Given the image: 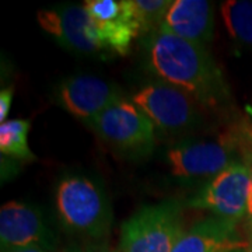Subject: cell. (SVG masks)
Listing matches in <instances>:
<instances>
[{
  "label": "cell",
  "mask_w": 252,
  "mask_h": 252,
  "mask_svg": "<svg viewBox=\"0 0 252 252\" xmlns=\"http://www.w3.org/2000/svg\"><path fill=\"white\" fill-rule=\"evenodd\" d=\"M251 174L247 164L238 162L217 174L190 202V206L207 209L220 219L235 223L248 213Z\"/></svg>",
  "instance_id": "7"
},
{
  "label": "cell",
  "mask_w": 252,
  "mask_h": 252,
  "mask_svg": "<svg viewBox=\"0 0 252 252\" xmlns=\"http://www.w3.org/2000/svg\"><path fill=\"white\" fill-rule=\"evenodd\" d=\"M149 55L152 69L158 77L199 102L217 105L227 95L221 72L203 45L160 28L152 39Z\"/></svg>",
  "instance_id": "1"
},
{
  "label": "cell",
  "mask_w": 252,
  "mask_h": 252,
  "mask_svg": "<svg viewBox=\"0 0 252 252\" xmlns=\"http://www.w3.org/2000/svg\"><path fill=\"white\" fill-rule=\"evenodd\" d=\"M108 143L126 150H149L154 142V124L133 102L119 99L87 122Z\"/></svg>",
  "instance_id": "5"
},
{
  "label": "cell",
  "mask_w": 252,
  "mask_h": 252,
  "mask_svg": "<svg viewBox=\"0 0 252 252\" xmlns=\"http://www.w3.org/2000/svg\"><path fill=\"white\" fill-rule=\"evenodd\" d=\"M0 241L3 250L51 248L52 235L34 207L11 200L0 209Z\"/></svg>",
  "instance_id": "11"
},
{
  "label": "cell",
  "mask_w": 252,
  "mask_h": 252,
  "mask_svg": "<svg viewBox=\"0 0 252 252\" xmlns=\"http://www.w3.org/2000/svg\"><path fill=\"white\" fill-rule=\"evenodd\" d=\"M13 94H14V89L13 87L3 89L1 93H0V121H1V124L6 122V118L9 115Z\"/></svg>",
  "instance_id": "17"
},
{
  "label": "cell",
  "mask_w": 252,
  "mask_h": 252,
  "mask_svg": "<svg viewBox=\"0 0 252 252\" xmlns=\"http://www.w3.org/2000/svg\"><path fill=\"white\" fill-rule=\"evenodd\" d=\"M84 7L105 46L118 54H127L132 41L142 34L132 0H87Z\"/></svg>",
  "instance_id": "9"
},
{
  "label": "cell",
  "mask_w": 252,
  "mask_h": 252,
  "mask_svg": "<svg viewBox=\"0 0 252 252\" xmlns=\"http://www.w3.org/2000/svg\"><path fill=\"white\" fill-rule=\"evenodd\" d=\"M38 24L64 48L93 54L107 48L84 6L67 4L38 11Z\"/></svg>",
  "instance_id": "6"
},
{
  "label": "cell",
  "mask_w": 252,
  "mask_h": 252,
  "mask_svg": "<svg viewBox=\"0 0 252 252\" xmlns=\"http://www.w3.org/2000/svg\"><path fill=\"white\" fill-rule=\"evenodd\" d=\"M133 104L147 118L165 130H177L190 125L195 118V105L188 93L168 83H152L133 95Z\"/></svg>",
  "instance_id": "8"
},
{
  "label": "cell",
  "mask_w": 252,
  "mask_h": 252,
  "mask_svg": "<svg viewBox=\"0 0 252 252\" xmlns=\"http://www.w3.org/2000/svg\"><path fill=\"white\" fill-rule=\"evenodd\" d=\"M244 164L248 165L250 168V174H251V184H250V199H248V217H250V221L252 225V149L248 152V154L245 156V160Z\"/></svg>",
  "instance_id": "18"
},
{
  "label": "cell",
  "mask_w": 252,
  "mask_h": 252,
  "mask_svg": "<svg viewBox=\"0 0 252 252\" xmlns=\"http://www.w3.org/2000/svg\"><path fill=\"white\" fill-rule=\"evenodd\" d=\"M182 234L180 207L175 203L144 206L122 224L121 250L122 252H171Z\"/></svg>",
  "instance_id": "3"
},
{
  "label": "cell",
  "mask_w": 252,
  "mask_h": 252,
  "mask_svg": "<svg viewBox=\"0 0 252 252\" xmlns=\"http://www.w3.org/2000/svg\"><path fill=\"white\" fill-rule=\"evenodd\" d=\"M250 244L235 235V223L224 219H210L184 233L171 252H234Z\"/></svg>",
  "instance_id": "13"
},
{
  "label": "cell",
  "mask_w": 252,
  "mask_h": 252,
  "mask_svg": "<svg viewBox=\"0 0 252 252\" xmlns=\"http://www.w3.org/2000/svg\"><path fill=\"white\" fill-rule=\"evenodd\" d=\"M213 6L206 0H174L161 30L203 45L213 35Z\"/></svg>",
  "instance_id": "12"
},
{
  "label": "cell",
  "mask_w": 252,
  "mask_h": 252,
  "mask_svg": "<svg viewBox=\"0 0 252 252\" xmlns=\"http://www.w3.org/2000/svg\"><path fill=\"white\" fill-rule=\"evenodd\" d=\"M56 206L63 223L84 234L101 235L108 230L111 209L95 182L86 177H67L56 189Z\"/></svg>",
  "instance_id": "2"
},
{
  "label": "cell",
  "mask_w": 252,
  "mask_h": 252,
  "mask_svg": "<svg viewBox=\"0 0 252 252\" xmlns=\"http://www.w3.org/2000/svg\"><path fill=\"white\" fill-rule=\"evenodd\" d=\"M3 252H46L39 247H30V248H17V250H3Z\"/></svg>",
  "instance_id": "19"
},
{
  "label": "cell",
  "mask_w": 252,
  "mask_h": 252,
  "mask_svg": "<svg viewBox=\"0 0 252 252\" xmlns=\"http://www.w3.org/2000/svg\"><path fill=\"white\" fill-rule=\"evenodd\" d=\"M90 252H115V251L109 250L108 247H101V248H95V250H93V251Z\"/></svg>",
  "instance_id": "20"
},
{
  "label": "cell",
  "mask_w": 252,
  "mask_h": 252,
  "mask_svg": "<svg viewBox=\"0 0 252 252\" xmlns=\"http://www.w3.org/2000/svg\"><path fill=\"white\" fill-rule=\"evenodd\" d=\"M237 156H241L240 127H234L220 135L216 142H195L175 146L168 150L167 160L174 177L193 178L209 177L224 171L238 164Z\"/></svg>",
  "instance_id": "4"
},
{
  "label": "cell",
  "mask_w": 252,
  "mask_h": 252,
  "mask_svg": "<svg viewBox=\"0 0 252 252\" xmlns=\"http://www.w3.org/2000/svg\"><path fill=\"white\" fill-rule=\"evenodd\" d=\"M58 99L63 108L86 122L122 99L112 83L94 76H73L61 83Z\"/></svg>",
  "instance_id": "10"
},
{
  "label": "cell",
  "mask_w": 252,
  "mask_h": 252,
  "mask_svg": "<svg viewBox=\"0 0 252 252\" xmlns=\"http://www.w3.org/2000/svg\"><path fill=\"white\" fill-rule=\"evenodd\" d=\"M30 122L26 119H9L0 125V152L20 160H35L28 146Z\"/></svg>",
  "instance_id": "15"
},
{
  "label": "cell",
  "mask_w": 252,
  "mask_h": 252,
  "mask_svg": "<svg viewBox=\"0 0 252 252\" xmlns=\"http://www.w3.org/2000/svg\"><path fill=\"white\" fill-rule=\"evenodd\" d=\"M220 11L228 34L238 42L252 45L251 0H227L221 3Z\"/></svg>",
  "instance_id": "14"
},
{
  "label": "cell",
  "mask_w": 252,
  "mask_h": 252,
  "mask_svg": "<svg viewBox=\"0 0 252 252\" xmlns=\"http://www.w3.org/2000/svg\"><path fill=\"white\" fill-rule=\"evenodd\" d=\"M250 252H252V241H251V244H250Z\"/></svg>",
  "instance_id": "21"
},
{
  "label": "cell",
  "mask_w": 252,
  "mask_h": 252,
  "mask_svg": "<svg viewBox=\"0 0 252 252\" xmlns=\"http://www.w3.org/2000/svg\"><path fill=\"white\" fill-rule=\"evenodd\" d=\"M140 31L160 30L165 16L172 6L171 0H132Z\"/></svg>",
  "instance_id": "16"
}]
</instances>
